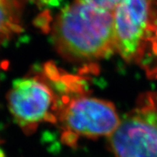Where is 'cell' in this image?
Wrapping results in <instances>:
<instances>
[{
    "label": "cell",
    "mask_w": 157,
    "mask_h": 157,
    "mask_svg": "<svg viewBox=\"0 0 157 157\" xmlns=\"http://www.w3.org/2000/svg\"><path fill=\"white\" fill-rule=\"evenodd\" d=\"M51 35L58 53L71 62H93L117 52L112 13L76 2L58 13Z\"/></svg>",
    "instance_id": "cell-1"
},
{
    "label": "cell",
    "mask_w": 157,
    "mask_h": 157,
    "mask_svg": "<svg viewBox=\"0 0 157 157\" xmlns=\"http://www.w3.org/2000/svg\"><path fill=\"white\" fill-rule=\"evenodd\" d=\"M120 120L111 102L82 95L62 103L58 122L62 130L63 142L74 147L80 138L109 137Z\"/></svg>",
    "instance_id": "cell-2"
},
{
    "label": "cell",
    "mask_w": 157,
    "mask_h": 157,
    "mask_svg": "<svg viewBox=\"0 0 157 157\" xmlns=\"http://www.w3.org/2000/svg\"><path fill=\"white\" fill-rule=\"evenodd\" d=\"M108 139L115 157H157V93L141 94Z\"/></svg>",
    "instance_id": "cell-3"
},
{
    "label": "cell",
    "mask_w": 157,
    "mask_h": 157,
    "mask_svg": "<svg viewBox=\"0 0 157 157\" xmlns=\"http://www.w3.org/2000/svg\"><path fill=\"white\" fill-rule=\"evenodd\" d=\"M12 116L25 134L44 122L57 123L61 100L44 75L17 78L7 95Z\"/></svg>",
    "instance_id": "cell-4"
},
{
    "label": "cell",
    "mask_w": 157,
    "mask_h": 157,
    "mask_svg": "<svg viewBox=\"0 0 157 157\" xmlns=\"http://www.w3.org/2000/svg\"><path fill=\"white\" fill-rule=\"evenodd\" d=\"M154 0H119L112 12L116 50L124 60H140L151 34Z\"/></svg>",
    "instance_id": "cell-5"
},
{
    "label": "cell",
    "mask_w": 157,
    "mask_h": 157,
    "mask_svg": "<svg viewBox=\"0 0 157 157\" xmlns=\"http://www.w3.org/2000/svg\"><path fill=\"white\" fill-rule=\"evenodd\" d=\"M21 0H0V45L22 31Z\"/></svg>",
    "instance_id": "cell-6"
},
{
    "label": "cell",
    "mask_w": 157,
    "mask_h": 157,
    "mask_svg": "<svg viewBox=\"0 0 157 157\" xmlns=\"http://www.w3.org/2000/svg\"><path fill=\"white\" fill-rule=\"evenodd\" d=\"M76 2L101 10L112 13L119 0H76Z\"/></svg>",
    "instance_id": "cell-7"
},
{
    "label": "cell",
    "mask_w": 157,
    "mask_h": 157,
    "mask_svg": "<svg viewBox=\"0 0 157 157\" xmlns=\"http://www.w3.org/2000/svg\"><path fill=\"white\" fill-rule=\"evenodd\" d=\"M0 157H6V154L2 148L1 144H0Z\"/></svg>",
    "instance_id": "cell-8"
}]
</instances>
